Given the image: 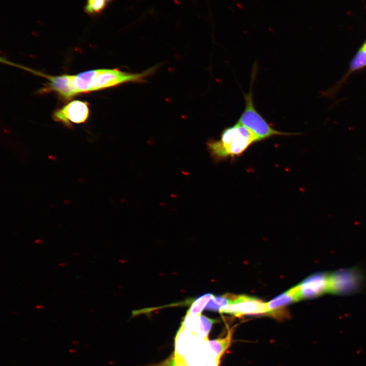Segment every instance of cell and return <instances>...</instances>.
Returning a JSON list of instances; mask_svg holds the SVG:
<instances>
[{"mask_svg": "<svg viewBox=\"0 0 366 366\" xmlns=\"http://www.w3.org/2000/svg\"><path fill=\"white\" fill-rule=\"evenodd\" d=\"M27 71L47 79L48 82L40 92H53L65 100H70L80 94L102 90L124 83H142L145 82L148 76L146 71L133 73L117 69H100L76 75L59 76L46 75L29 68H27Z\"/></svg>", "mask_w": 366, "mask_h": 366, "instance_id": "6da1fadb", "label": "cell"}, {"mask_svg": "<svg viewBox=\"0 0 366 366\" xmlns=\"http://www.w3.org/2000/svg\"><path fill=\"white\" fill-rule=\"evenodd\" d=\"M259 142L257 138L247 128L236 123L225 128L219 140L209 139L207 142L212 159L218 162L228 158H235L242 155L254 143Z\"/></svg>", "mask_w": 366, "mask_h": 366, "instance_id": "7a4b0ae2", "label": "cell"}, {"mask_svg": "<svg viewBox=\"0 0 366 366\" xmlns=\"http://www.w3.org/2000/svg\"><path fill=\"white\" fill-rule=\"evenodd\" d=\"M245 107L237 123L244 126L257 138L259 141L274 136H290L297 133L281 132L273 129L255 108L251 87L249 93L243 95Z\"/></svg>", "mask_w": 366, "mask_h": 366, "instance_id": "3957f363", "label": "cell"}, {"mask_svg": "<svg viewBox=\"0 0 366 366\" xmlns=\"http://www.w3.org/2000/svg\"><path fill=\"white\" fill-rule=\"evenodd\" d=\"M230 302L219 310L221 314L226 313L236 317L244 315H267L268 312L267 302L255 297L246 295L228 293Z\"/></svg>", "mask_w": 366, "mask_h": 366, "instance_id": "277c9868", "label": "cell"}, {"mask_svg": "<svg viewBox=\"0 0 366 366\" xmlns=\"http://www.w3.org/2000/svg\"><path fill=\"white\" fill-rule=\"evenodd\" d=\"M89 114L88 103L80 100H74L55 111L53 118L55 120L60 122L66 126H70L71 125V123H84L87 119Z\"/></svg>", "mask_w": 366, "mask_h": 366, "instance_id": "5b68a950", "label": "cell"}, {"mask_svg": "<svg viewBox=\"0 0 366 366\" xmlns=\"http://www.w3.org/2000/svg\"><path fill=\"white\" fill-rule=\"evenodd\" d=\"M330 274L316 273L306 279L295 286L300 300L311 298L330 292Z\"/></svg>", "mask_w": 366, "mask_h": 366, "instance_id": "8992f818", "label": "cell"}, {"mask_svg": "<svg viewBox=\"0 0 366 366\" xmlns=\"http://www.w3.org/2000/svg\"><path fill=\"white\" fill-rule=\"evenodd\" d=\"M294 287L280 294L267 302L268 312L267 316H271L278 320H282L289 317V312L285 307L298 301Z\"/></svg>", "mask_w": 366, "mask_h": 366, "instance_id": "52a82bcc", "label": "cell"}, {"mask_svg": "<svg viewBox=\"0 0 366 366\" xmlns=\"http://www.w3.org/2000/svg\"><path fill=\"white\" fill-rule=\"evenodd\" d=\"M353 271H344L330 274V292L346 293L355 288L357 277Z\"/></svg>", "mask_w": 366, "mask_h": 366, "instance_id": "ba28073f", "label": "cell"}, {"mask_svg": "<svg viewBox=\"0 0 366 366\" xmlns=\"http://www.w3.org/2000/svg\"><path fill=\"white\" fill-rule=\"evenodd\" d=\"M235 327V326H234L229 329L225 337L207 341L209 347L215 354L216 360L218 366L220 365L222 356L231 345L232 335Z\"/></svg>", "mask_w": 366, "mask_h": 366, "instance_id": "9c48e42d", "label": "cell"}, {"mask_svg": "<svg viewBox=\"0 0 366 366\" xmlns=\"http://www.w3.org/2000/svg\"><path fill=\"white\" fill-rule=\"evenodd\" d=\"M213 296L211 293H206L196 298L192 301L186 315L192 317L200 316L201 312L205 309L206 304Z\"/></svg>", "mask_w": 366, "mask_h": 366, "instance_id": "30bf717a", "label": "cell"}, {"mask_svg": "<svg viewBox=\"0 0 366 366\" xmlns=\"http://www.w3.org/2000/svg\"><path fill=\"white\" fill-rule=\"evenodd\" d=\"M113 0H86L84 7L86 13L90 16H97L103 12Z\"/></svg>", "mask_w": 366, "mask_h": 366, "instance_id": "8fae6325", "label": "cell"}, {"mask_svg": "<svg viewBox=\"0 0 366 366\" xmlns=\"http://www.w3.org/2000/svg\"><path fill=\"white\" fill-rule=\"evenodd\" d=\"M217 321L216 319H211L205 316L200 315L199 316V326L197 336L204 341L206 342L208 341V334L212 325Z\"/></svg>", "mask_w": 366, "mask_h": 366, "instance_id": "7c38bea8", "label": "cell"}, {"mask_svg": "<svg viewBox=\"0 0 366 366\" xmlns=\"http://www.w3.org/2000/svg\"><path fill=\"white\" fill-rule=\"evenodd\" d=\"M230 301L228 293L221 296H213L206 304L205 309L211 311H219L222 307L227 305Z\"/></svg>", "mask_w": 366, "mask_h": 366, "instance_id": "4fadbf2b", "label": "cell"}, {"mask_svg": "<svg viewBox=\"0 0 366 366\" xmlns=\"http://www.w3.org/2000/svg\"><path fill=\"white\" fill-rule=\"evenodd\" d=\"M366 66V48L363 45L352 60L350 68L352 71L359 69Z\"/></svg>", "mask_w": 366, "mask_h": 366, "instance_id": "5bb4252c", "label": "cell"}, {"mask_svg": "<svg viewBox=\"0 0 366 366\" xmlns=\"http://www.w3.org/2000/svg\"><path fill=\"white\" fill-rule=\"evenodd\" d=\"M36 308L38 309H43L44 308V306L42 304H39L36 306Z\"/></svg>", "mask_w": 366, "mask_h": 366, "instance_id": "9a60e30c", "label": "cell"}, {"mask_svg": "<svg viewBox=\"0 0 366 366\" xmlns=\"http://www.w3.org/2000/svg\"><path fill=\"white\" fill-rule=\"evenodd\" d=\"M206 366H218L216 363L210 364L209 363L208 364H207Z\"/></svg>", "mask_w": 366, "mask_h": 366, "instance_id": "2e32d148", "label": "cell"}, {"mask_svg": "<svg viewBox=\"0 0 366 366\" xmlns=\"http://www.w3.org/2000/svg\"><path fill=\"white\" fill-rule=\"evenodd\" d=\"M59 265L60 266L64 267L66 265V264L65 263H59Z\"/></svg>", "mask_w": 366, "mask_h": 366, "instance_id": "e0dca14e", "label": "cell"}, {"mask_svg": "<svg viewBox=\"0 0 366 366\" xmlns=\"http://www.w3.org/2000/svg\"><path fill=\"white\" fill-rule=\"evenodd\" d=\"M69 351H70V352H74V353H75V352H76V350H75V349H70V350H69Z\"/></svg>", "mask_w": 366, "mask_h": 366, "instance_id": "ac0fdd59", "label": "cell"}, {"mask_svg": "<svg viewBox=\"0 0 366 366\" xmlns=\"http://www.w3.org/2000/svg\"><path fill=\"white\" fill-rule=\"evenodd\" d=\"M363 45H364V46L365 47V48H366V42L363 44Z\"/></svg>", "mask_w": 366, "mask_h": 366, "instance_id": "d6986e66", "label": "cell"}]
</instances>
